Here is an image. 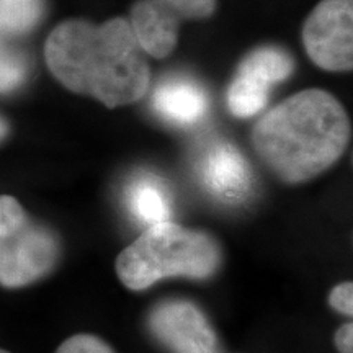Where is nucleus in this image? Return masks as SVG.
<instances>
[{
	"label": "nucleus",
	"instance_id": "obj_1",
	"mask_svg": "<svg viewBox=\"0 0 353 353\" xmlns=\"http://www.w3.org/2000/svg\"><path fill=\"white\" fill-rule=\"evenodd\" d=\"M44 57L65 88L94 97L108 108L134 103L148 92V61L125 19L101 25L63 21L48 37Z\"/></svg>",
	"mask_w": 353,
	"mask_h": 353
},
{
	"label": "nucleus",
	"instance_id": "obj_2",
	"mask_svg": "<svg viewBox=\"0 0 353 353\" xmlns=\"http://www.w3.org/2000/svg\"><path fill=\"white\" fill-rule=\"evenodd\" d=\"M350 141V120L339 100L303 90L255 123L252 144L263 164L286 183H303L332 167Z\"/></svg>",
	"mask_w": 353,
	"mask_h": 353
},
{
	"label": "nucleus",
	"instance_id": "obj_3",
	"mask_svg": "<svg viewBox=\"0 0 353 353\" xmlns=\"http://www.w3.org/2000/svg\"><path fill=\"white\" fill-rule=\"evenodd\" d=\"M221 249L208 232L165 223L149 226L117 259L121 283L143 291L165 278L206 280L218 272Z\"/></svg>",
	"mask_w": 353,
	"mask_h": 353
},
{
	"label": "nucleus",
	"instance_id": "obj_4",
	"mask_svg": "<svg viewBox=\"0 0 353 353\" xmlns=\"http://www.w3.org/2000/svg\"><path fill=\"white\" fill-rule=\"evenodd\" d=\"M352 32V0H322L304 23V48L322 69L350 70Z\"/></svg>",
	"mask_w": 353,
	"mask_h": 353
},
{
	"label": "nucleus",
	"instance_id": "obj_5",
	"mask_svg": "<svg viewBox=\"0 0 353 353\" xmlns=\"http://www.w3.org/2000/svg\"><path fill=\"white\" fill-rule=\"evenodd\" d=\"M59 259V242L50 229L26 223L0 242V285L23 288L46 276Z\"/></svg>",
	"mask_w": 353,
	"mask_h": 353
},
{
	"label": "nucleus",
	"instance_id": "obj_6",
	"mask_svg": "<svg viewBox=\"0 0 353 353\" xmlns=\"http://www.w3.org/2000/svg\"><path fill=\"white\" fill-rule=\"evenodd\" d=\"M149 330L172 353H221L208 317L183 299L157 304L149 314Z\"/></svg>",
	"mask_w": 353,
	"mask_h": 353
},
{
	"label": "nucleus",
	"instance_id": "obj_7",
	"mask_svg": "<svg viewBox=\"0 0 353 353\" xmlns=\"http://www.w3.org/2000/svg\"><path fill=\"white\" fill-rule=\"evenodd\" d=\"M198 175L211 195L224 203L241 201L252 188V172L232 144L213 143L198 161Z\"/></svg>",
	"mask_w": 353,
	"mask_h": 353
},
{
	"label": "nucleus",
	"instance_id": "obj_8",
	"mask_svg": "<svg viewBox=\"0 0 353 353\" xmlns=\"http://www.w3.org/2000/svg\"><path fill=\"white\" fill-rule=\"evenodd\" d=\"M131 30L141 51L162 59L176 46L179 15L159 0H141L131 10Z\"/></svg>",
	"mask_w": 353,
	"mask_h": 353
},
{
	"label": "nucleus",
	"instance_id": "obj_9",
	"mask_svg": "<svg viewBox=\"0 0 353 353\" xmlns=\"http://www.w3.org/2000/svg\"><path fill=\"white\" fill-rule=\"evenodd\" d=\"M210 101L205 88L187 77H170L152 94V108L175 125H195L205 118Z\"/></svg>",
	"mask_w": 353,
	"mask_h": 353
},
{
	"label": "nucleus",
	"instance_id": "obj_10",
	"mask_svg": "<svg viewBox=\"0 0 353 353\" xmlns=\"http://www.w3.org/2000/svg\"><path fill=\"white\" fill-rule=\"evenodd\" d=\"M126 205L131 214L145 226L165 223L172 214L170 195L162 180L144 174L131 180L126 188Z\"/></svg>",
	"mask_w": 353,
	"mask_h": 353
},
{
	"label": "nucleus",
	"instance_id": "obj_11",
	"mask_svg": "<svg viewBox=\"0 0 353 353\" xmlns=\"http://www.w3.org/2000/svg\"><path fill=\"white\" fill-rule=\"evenodd\" d=\"M294 69L293 57L285 50L273 46L259 48L250 52L239 65V72L270 87L291 76Z\"/></svg>",
	"mask_w": 353,
	"mask_h": 353
},
{
	"label": "nucleus",
	"instance_id": "obj_12",
	"mask_svg": "<svg viewBox=\"0 0 353 353\" xmlns=\"http://www.w3.org/2000/svg\"><path fill=\"white\" fill-rule=\"evenodd\" d=\"M268 101V85L237 74L228 90V108L234 117L250 118L263 110Z\"/></svg>",
	"mask_w": 353,
	"mask_h": 353
},
{
	"label": "nucleus",
	"instance_id": "obj_13",
	"mask_svg": "<svg viewBox=\"0 0 353 353\" xmlns=\"http://www.w3.org/2000/svg\"><path fill=\"white\" fill-rule=\"evenodd\" d=\"M44 13V0H0V34L32 32Z\"/></svg>",
	"mask_w": 353,
	"mask_h": 353
},
{
	"label": "nucleus",
	"instance_id": "obj_14",
	"mask_svg": "<svg viewBox=\"0 0 353 353\" xmlns=\"http://www.w3.org/2000/svg\"><path fill=\"white\" fill-rule=\"evenodd\" d=\"M28 76V61L23 52L10 46L0 34V94L17 90Z\"/></svg>",
	"mask_w": 353,
	"mask_h": 353
},
{
	"label": "nucleus",
	"instance_id": "obj_15",
	"mask_svg": "<svg viewBox=\"0 0 353 353\" xmlns=\"http://www.w3.org/2000/svg\"><path fill=\"white\" fill-rule=\"evenodd\" d=\"M28 223L23 206L10 195H0V242Z\"/></svg>",
	"mask_w": 353,
	"mask_h": 353
},
{
	"label": "nucleus",
	"instance_id": "obj_16",
	"mask_svg": "<svg viewBox=\"0 0 353 353\" xmlns=\"http://www.w3.org/2000/svg\"><path fill=\"white\" fill-rule=\"evenodd\" d=\"M56 353H117L107 342L90 334H77L61 343Z\"/></svg>",
	"mask_w": 353,
	"mask_h": 353
},
{
	"label": "nucleus",
	"instance_id": "obj_17",
	"mask_svg": "<svg viewBox=\"0 0 353 353\" xmlns=\"http://www.w3.org/2000/svg\"><path fill=\"white\" fill-rule=\"evenodd\" d=\"M161 2L176 15L187 19H205L214 12L216 7V0H161Z\"/></svg>",
	"mask_w": 353,
	"mask_h": 353
},
{
	"label": "nucleus",
	"instance_id": "obj_18",
	"mask_svg": "<svg viewBox=\"0 0 353 353\" xmlns=\"http://www.w3.org/2000/svg\"><path fill=\"white\" fill-rule=\"evenodd\" d=\"M329 303L335 311L345 316L353 314V285L352 281H343L332 288L329 294Z\"/></svg>",
	"mask_w": 353,
	"mask_h": 353
},
{
	"label": "nucleus",
	"instance_id": "obj_19",
	"mask_svg": "<svg viewBox=\"0 0 353 353\" xmlns=\"http://www.w3.org/2000/svg\"><path fill=\"white\" fill-rule=\"evenodd\" d=\"M335 345L341 353H353V324H343L335 332Z\"/></svg>",
	"mask_w": 353,
	"mask_h": 353
},
{
	"label": "nucleus",
	"instance_id": "obj_20",
	"mask_svg": "<svg viewBox=\"0 0 353 353\" xmlns=\"http://www.w3.org/2000/svg\"><path fill=\"white\" fill-rule=\"evenodd\" d=\"M8 134V125L0 118V141H2Z\"/></svg>",
	"mask_w": 353,
	"mask_h": 353
},
{
	"label": "nucleus",
	"instance_id": "obj_21",
	"mask_svg": "<svg viewBox=\"0 0 353 353\" xmlns=\"http://www.w3.org/2000/svg\"><path fill=\"white\" fill-rule=\"evenodd\" d=\"M0 353H10V352H7V350H2V348H0Z\"/></svg>",
	"mask_w": 353,
	"mask_h": 353
}]
</instances>
